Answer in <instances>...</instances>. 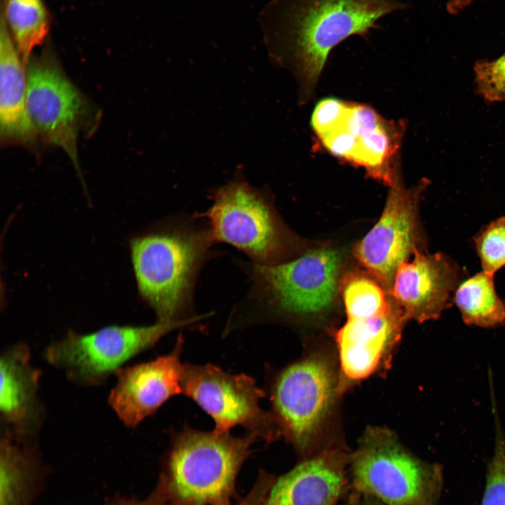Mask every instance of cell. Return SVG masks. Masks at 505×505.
Wrapping results in <instances>:
<instances>
[{"mask_svg":"<svg viewBox=\"0 0 505 505\" xmlns=\"http://www.w3.org/2000/svg\"><path fill=\"white\" fill-rule=\"evenodd\" d=\"M406 6L398 0H271L258 21L270 55L292 61L309 89L335 46L366 36L381 18Z\"/></svg>","mask_w":505,"mask_h":505,"instance_id":"cell-1","label":"cell"},{"mask_svg":"<svg viewBox=\"0 0 505 505\" xmlns=\"http://www.w3.org/2000/svg\"><path fill=\"white\" fill-rule=\"evenodd\" d=\"M192 219L174 218L130 243L138 292L157 321H200L192 311L197 276L213 256L215 243L207 225Z\"/></svg>","mask_w":505,"mask_h":505,"instance_id":"cell-2","label":"cell"},{"mask_svg":"<svg viewBox=\"0 0 505 505\" xmlns=\"http://www.w3.org/2000/svg\"><path fill=\"white\" fill-rule=\"evenodd\" d=\"M257 440L250 433L175 432L157 486L174 505H231L238 473Z\"/></svg>","mask_w":505,"mask_h":505,"instance_id":"cell-3","label":"cell"},{"mask_svg":"<svg viewBox=\"0 0 505 505\" xmlns=\"http://www.w3.org/2000/svg\"><path fill=\"white\" fill-rule=\"evenodd\" d=\"M339 252L319 248L271 266L252 264L250 288L245 299L255 321L280 314L301 316L328 309L339 290Z\"/></svg>","mask_w":505,"mask_h":505,"instance_id":"cell-4","label":"cell"},{"mask_svg":"<svg viewBox=\"0 0 505 505\" xmlns=\"http://www.w3.org/2000/svg\"><path fill=\"white\" fill-rule=\"evenodd\" d=\"M196 323L156 321L149 325H110L88 333L69 330L46 346L43 358L72 384L99 386L169 332Z\"/></svg>","mask_w":505,"mask_h":505,"instance_id":"cell-5","label":"cell"},{"mask_svg":"<svg viewBox=\"0 0 505 505\" xmlns=\"http://www.w3.org/2000/svg\"><path fill=\"white\" fill-rule=\"evenodd\" d=\"M352 498L386 505H433L438 471L411 454L388 429L370 427L350 455Z\"/></svg>","mask_w":505,"mask_h":505,"instance_id":"cell-6","label":"cell"},{"mask_svg":"<svg viewBox=\"0 0 505 505\" xmlns=\"http://www.w3.org/2000/svg\"><path fill=\"white\" fill-rule=\"evenodd\" d=\"M211 198V206L195 215L206 220L215 243L236 248L254 264L282 263L288 236L267 191L252 187L239 173L215 189Z\"/></svg>","mask_w":505,"mask_h":505,"instance_id":"cell-7","label":"cell"},{"mask_svg":"<svg viewBox=\"0 0 505 505\" xmlns=\"http://www.w3.org/2000/svg\"><path fill=\"white\" fill-rule=\"evenodd\" d=\"M339 391L330 360L313 354L279 372L270 388L271 413L281 438L304 458L318 452V436Z\"/></svg>","mask_w":505,"mask_h":505,"instance_id":"cell-8","label":"cell"},{"mask_svg":"<svg viewBox=\"0 0 505 505\" xmlns=\"http://www.w3.org/2000/svg\"><path fill=\"white\" fill-rule=\"evenodd\" d=\"M27 110L39 140L65 152L79 172L78 138L90 105L67 77L50 45L25 66Z\"/></svg>","mask_w":505,"mask_h":505,"instance_id":"cell-9","label":"cell"},{"mask_svg":"<svg viewBox=\"0 0 505 505\" xmlns=\"http://www.w3.org/2000/svg\"><path fill=\"white\" fill-rule=\"evenodd\" d=\"M181 384L182 393L212 417L214 431L229 433L240 426L257 440L271 443L281 438L272 414L260 405L265 393L252 377L211 364L186 363Z\"/></svg>","mask_w":505,"mask_h":505,"instance_id":"cell-10","label":"cell"},{"mask_svg":"<svg viewBox=\"0 0 505 505\" xmlns=\"http://www.w3.org/2000/svg\"><path fill=\"white\" fill-rule=\"evenodd\" d=\"M429 184L428 179H422L405 188L397 180L391 187L379 220L354 248L357 260L389 294L399 265L415 251L426 250L419 208Z\"/></svg>","mask_w":505,"mask_h":505,"instance_id":"cell-11","label":"cell"},{"mask_svg":"<svg viewBox=\"0 0 505 505\" xmlns=\"http://www.w3.org/2000/svg\"><path fill=\"white\" fill-rule=\"evenodd\" d=\"M183 342L179 336L168 354L116 372L107 402L124 426L137 427L168 400L182 393Z\"/></svg>","mask_w":505,"mask_h":505,"instance_id":"cell-12","label":"cell"},{"mask_svg":"<svg viewBox=\"0 0 505 505\" xmlns=\"http://www.w3.org/2000/svg\"><path fill=\"white\" fill-rule=\"evenodd\" d=\"M466 276L448 255L417 250L398 267L390 295L407 321L436 320L452 306V295Z\"/></svg>","mask_w":505,"mask_h":505,"instance_id":"cell-13","label":"cell"},{"mask_svg":"<svg viewBox=\"0 0 505 505\" xmlns=\"http://www.w3.org/2000/svg\"><path fill=\"white\" fill-rule=\"evenodd\" d=\"M25 342L3 349L0 357L1 431L15 438L37 441L46 412L40 396L41 370L32 362Z\"/></svg>","mask_w":505,"mask_h":505,"instance_id":"cell-14","label":"cell"},{"mask_svg":"<svg viewBox=\"0 0 505 505\" xmlns=\"http://www.w3.org/2000/svg\"><path fill=\"white\" fill-rule=\"evenodd\" d=\"M406 321L396 302L384 315L347 318L335 335L340 391L349 383L363 379L387 364Z\"/></svg>","mask_w":505,"mask_h":505,"instance_id":"cell-15","label":"cell"},{"mask_svg":"<svg viewBox=\"0 0 505 505\" xmlns=\"http://www.w3.org/2000/svg\"><path fill=\"white\" fill-rule=\"evenodd\" d=\"M350 455L328 447L276 478L261 505H336L348 481Z\"/></svg>","mask_w":505,"mask_h":505,"instance_id":"cell-16","label":"cell"},{"mask_svg":"<svg viewBox=\"0 0 505 505\" xmlns=\"http://www.w3.org/2000/svg\"><path fill=\"white\" fill-rule=\"evenodd\" d=\"M39 140L27 110L25 66L4 19L0 24V140L1 145L34 147Z\"/></svg>","mask_w":505,"mask_h":505,"instance_id":"cell-17","label":"cell"},{"mask_svg":"<svg viewBox=\"0 0 505 505\" xmlns=\"http://www.w3.org/2000/svg\"><path fill=\"white\" fill-rule=\"evenodd\" d=\"M38 441L0 436V505H31L43 487L46 469Z\"/></svg>","mask_w":505,"mask_h":505,"instance_id":"cell-18","label":"cell"},{"mask_svg":"<svg viewBox=\"0 0 505 505\" xmlns=\"http://www.w3.org/2000/svg\"><path fill=\"white\" fill-rule=\"evenodd\" d=\"M349 132L356 140V150L351 163L364 167L373 178L390 187L394 184L398 180L393 162L400 140L399 128L379 116Z\"/></svg>","mask_w":505,"mask_h":505,"instance_id":"cell-19","label":"cell"},{"mask_svg":"<svg viewBox=\"0 0 505 505\" xmlns=\"http://www.w3.org/2000/svg\"><path fill=\"white\" fill-rule=\"evenodd\" d=\"M453 302L467 325L487 328L505 323V302L497 294L493 274L482 271L464 280Z\"/></svg>","mask_w":505,"mask_h":505,"instance_id":"cell-20","label":"cell"},{"mask_svg":"<svg viewBox=\"0 0 505 505\" xmlns=\"http://www.w3.org/2000/svg\"><path fill=\"white\" fill-rule=\"evenodd\" d=\"M1 17L25 65L43 44L50 29L44 0H4Z\"/></svg>","mask_w":505,"mask_h":505,"instance_id":"cell-21","label":"cell"},{"mask_svg":"<svg viewBox=\"0 0 505 505\" xmlns=\"http://www.w3.org/2000/svg\"><path fill=\"white\" fill-rule=\"evenodd\" d=\"M347 318H363L385 314L395 302L376 279L358 272L345 274L339 281Z\"/></svg>","mask_w":505,"mask_h":505,"instance_id":"cell-22","label":"cell"},{"mask_svg":"<svg viewBox=\"0 0 505 505\" xmlns=\"http://www.w3.org/2000/svg\"><path fill=\"white\" fill-rule=\"evenodd\" d=\"M474 243L483 271L494 275L505 266V215L480 230Z\"/></svg>","mask_w":505,"mask_h":505,"instance_id":"cell-23","label":"cell"},{"mask_svg":"<svg viewBox=\"0 0 505 505\" xmlns=\"http://www.w3.org/2000/svg\"><path fill=\"white\" fill-rule=\"evenodd\" d=\"M473 70L478 95L488 103L505 101V53L494 60H478Z\"/></svg>","mask_w":505,"mask_h":505,"instance_id":"cell-24","label":"cell"},{"mask_svg":"<svg viewBox=\"0 0 505 505\" xmlns=\"http://www.w3.org/2000/svg\"><path fill=\"white\" fill-rule=\"evenodd\" d=\"M481 505H505V439L497 431Z\"/></svg>","mask_w":505,"mask_h":505,"instance_id":"cell-25","label":"cell"},{"mask_svg":"<svg viewBox=\"0 0 505 505\" xmlns=\"http://www.w3.org/2000/svg\"><path fill=\"white\" fill-rule=\"evenodd\" d=\"M349 107V103L332 97L318 102L311 116V124L321 140L343 126Z\"/></svg>","mask_w":505,"mask_h":505,"instance_id":"cell-26","label":"cell"},{"mask_svg":"<svg viewBox=\"0 0 505 505\" xmlns=\"http://www.w3.org/2000/svg\"><path fill=\"white\" fill-rule=\"evenodd\" d=\"M321 140L332 155L352 162L356 150V140L344 124Z\"/></svg>","mask_w":505,"mask_h":505,"instance_id":"cell-27","label":"cell"},{"mask_svg":"<svg viewBox=\"0 0 505 505\" xmlns=\"http://www.w3.org/2000/svg\"><path fill=\"white\" fill-rule=\"evenodd\" d=\"M275 479L271 474L261 471L250 491L236 505H261Z\"/></svg>","mask_w":505,"mask_h":505,"instance_id":"cell-28","label":"cell"},{"mask_svg":"<svg viewBox=\"0 0 505 505\" xmlns=\"http://www.w3.org/2000/svg\"><path fill=\"white\" fill-rule=\"evenodd\" d=\"M107 505H174L156 485L152 492L143 499L128 497H116Z\"/></svg>","mask_w":505,"mask_h":505,"instance_id":"cell-29","label":"cell"},{"mask_svg":"<svg viewBox=\"0 0 505 505\" xmlns=\"http://www.w3.org/2000/svg\"><path fill=\"white\" fill-rule=\"evenodd\" d=\"M474 0H448L446 4L447 11L455 15L469 6Z\"/></svg>","mask_w":505,"mask_h":505,"instance_id":"cell-30","label":"cell"},{"mask_svg":"<svg viewBox=\"0 0 505 505\" xmlns=\"http://www.w3.org/2000/svg\"><path fill=\"white\" fill-rule=\"evenodd\" d=\"M365 497V500L363 501L361 505H386L375 498L368 497Z\"/></svg>","mask_w":505,"mask_h":505,"instance_id":"cell-31","label":"cell"}]
</instances>
